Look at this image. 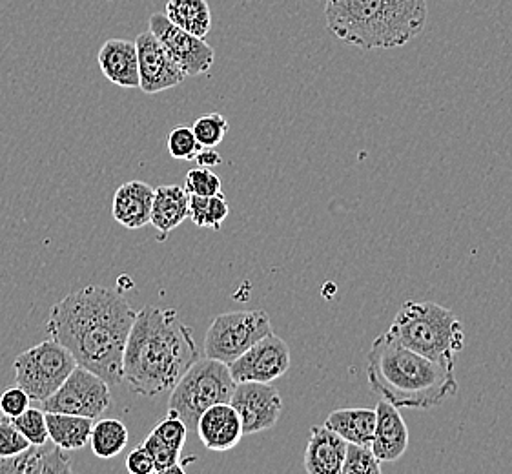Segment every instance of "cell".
<instances>
[{
    "instance_id": "7",
    "label": "cell",
    "mask_w": 512,
    "mask_h": 474,
    "mask_svg": "<svg viewBox=\"0 0 512 474\" xmlns=\"http://www.w3.org/2000/svg\"><path fill=\"white\" fill-rule=\"evenodd\" d=\"M77 367L72 352L59 341L46 340L21 352L13 363L15 383L28 392L33 402H44L61 387Z\"/></svg>"
},
{
    "instance_id": "16",
    "label": "cell",
    "mask_w": 512,
    "mask_h": 474,
    "mask_svg": "<svg viewBox=\"0 0 512 474\" xmlns=\"http://www.w3.org/2000/svg\"><path fill=\"white\" fill-rule=\"evenodd\" d=\"M370 449L379 462H396L409 449V429L400 409L385 400L376 407V429Z\"/></svg>"
},
{
    "instance_id": "14",
    "label": "cell",
    "mask_w": 512,
    "mask_h": 474,
    "mask_svg": "<svg viewBox=\"0 0 512 474\" xmlns=\"http://www.w3.org/2000/svg\"><path fill=\"white\" fill-rule=\"evenodd\" d=\"M195 433L208 451L225 453L243 440V423L236 409L228 403H217L201 414Z\"/></svg>"
},
{
    "instance_id": "1",
    "label": "cell",
    "mask_w": 512,
    "mask_h": 474,
    "mask_svg": "<svg viewBox=\"0 0 512 474\" xmlns=\"http://www.w3.org/2000/svg\"><path fill=\"white\" fill-rule=\"evenodd\" d=\"M135 314L115 290L90 285L53 305L46 330L72 352L77 365L113 387L123 382L124 347Z\"/></svg>"
},
{
    "instance_id": "26",
    "label": "cell",
    "mask_w": 512,
    "mask_h": 474,
    "mask_svg": "<svg viewBox=\"0 0 512 474\" xmlns=\"http://www.w3.org/2000/svg\"><path fill=\"white\" fill-rule=\"evenodd\" d=\"M143 445L154 458L155 473H185V467L181 465V454H183L181 451L164 444L163 440H159L154 433L148 434Z\"/></svg>"
},
{
    "instance_id": "6",
    "label": "cell",
    "mask_w": 512,
    "mask_h": 474,
    "mask_svg": "<svg viewBox=\"0 0 512 474\" xmlns=\"http://www.w3.org/2000/svg\"><path fill=\"white\" fill-rule=\"evenodd\" d=\"M236 385L226 363L210 358L197 360L175 383L168 400V414L181 418L188 431H195L201 414L212 405L230 402Z\"/></svg>"
},
{
    "instance_id": "28",
    "label": "cell",
    "mask_w": 512,
    "mask_h": 474,
    "mask_svg": "<svg viewBox=\"0 0 512 474\" xmlns=\"http://www.w3.org/2000/svg\"><path fill=\"white\" fill-rule=\"evenodd\" d=\"M192 130L199 145L205 148H216L223 143L225 135L230 130V124L221 114H208L199 117L192 126Z\"/></svg>"
},
{
    "instance_id": "32",
    "label": "cell",
    "mask_w": 512,
    "mask_h": 474,
    "mask_svg": "<svg viewBox=\"0 0 512 474\" xmlns=\"http://www.w3.org/2000/svg\"><path fill=\"white\" fill-rule=\"evenodd\" d=\"M152 433H154L159 440H163L164 444L170 445V447H174V449L183 453L186 444V436H188V427H186L185 422H183L181 418L168 414L163 422L159 423L157 427H154Z\"/></svg>"
},
{
    "instance_id": "8",
    "label": "cell",
    "mask_w": 512,
    "mask_h": 474,
    "mask_svg": "<svg viewBox=\"0 0 512 474\" xmlns=\"http://www.w3.org/2000/svg\"><path fill=\"white\" fill-rule=\"evenodd\" d=\"M270 332L272 323L265 310H241L219 314L206 332V358L230 365Z\"/></svg>"
},
{
    "instance_id": "17",
    "label": "cell",
    "mask_w": 512,
    "mask_h": 474,
    "mask_svg": "<svg viewBox=\"0 0 512 474\" xmlns=\"http://www.w3.org/2000/svg\"><path fill=\"white\" fill-rule=\"evenodd\" d=\"M155 188L144 181H128L117 188L112 201V216L128 230L150 225Z\"/></svg>"
},
{
    "instance_id": "12",
    "label": "cell",
    "mask_w": 512,
    "mask_h": 474,
    "mask_svg": "<svg viewBox=\"0 0 512 474\" xmlns=\"http://www.w3.org/2000/svg\"><path fill=\"white\" fill-rule=\"evenodd\" d=\"M230 405L241 418L245 436L272 429L283 413L281 394L270 383H237Z\"/></svg>"
},
{
    "instance_id": "23",
    "label": "cell",
    "mask_w": 512,
    "mask_h": 474,
    "mask_svg": "<svg viewBox=\"0 0 512 474\" xmlns=\"http://www.w3.org/2000/svg\"><path fill=\"white\" fill-rule=\"evenodd\" d=\"M164 15L181 30L201 39L212 30V11L206 0H168Z\"/></svg>"
},
{
    "instance_id": "11",
    "label": "cell",
    "mask_w": 512,
    "mask_h": 474,
    "mask_svg": "<svg viewBox=\"0 0 512 474\" xmlns=\"http://www.w3.org/2000/svg\"><path fill=\"white\" fill-rule=\"evenodd\" d=\"M234 382L272 383L290 369V349L287 341L274 332L256 341L248 351L228 365Z\"/></svg>"
},
{
    "instance_id": "9",
    "label": "cell",
    "mask_w": 512,
    "mask_h": 474,
    "mask_svg": "<svg viewBox=\"0 0 512 474\" xmlns=\"http://www.w3.org/2000/svg\"><path fill=\"white\" fill-rule=\"evenodd\" d=\"M112 405L110 385L95 372L77 365L50 398L42 402L46 413H66L95 420Z\"/></svg>"
},
{
    "instance_id": "19",
    "label": "cell",
    "mask_w": 512,
    "mask_h": 474,
    "mask_svg": "<svg viewBox=\"0 0 512 474\" xmlns=\"http://www.w3.org/2000/svg\"><path fill=\"white\" fill-rule=\"evenodd\" d=\"M347 440L328 429L327 425H314L310 429L305 469L310 474H341L347 453Z\"/></svg>"
},
{
    "instance_id": "2",
    "label": "cell",
    "mask_w": 512,
    "mask_h": 474,
    "mask_svg": "<svg viewBox=\"0 0 512 474\" xmlns=\"http://www.w3.org/2000/svg\"><path fill=\"white\" fill-rule=\"evenodd\" d=\"M197 360L199 347L192 329L174 309L150 305L135 314L123 356V382L134 394L154 398L172 391Z\"/></svg>"
},
{
    "instance_id": "36",
    "label": "cell",
    "mask_w": 512,
    "mask_h": 474,
    "mask_svg": "<svg viewBox=\"0 0 512 474\" xmlns=\"http://www.w3.org/2000/svg\"><path fill=\"white\" fill-rule=\"evenodd\" d=\"M194 161L197 163V166H203V168H216V166L223 163V157L219 155L216 148H205L203 146Z\"/></svg>"
},
{
    "instance_id": "35",
    "label": "cell",
    "mask_w": 512,
    "mask_h": 474,
    "mask_svg": "<svg viewBox=\"0 0 512 474\" xmlns=\"http://www.w3.org/2000/svg\"><path fill=\"white\" fill-rule=\"evenodd\" d=\"M126 469L130 474H152L155 473V464L152 454L144 445L135 447L132 453L126 458Z\"/></svg>"
},
{
    "instance_id": "15",
    "label": "cell",
    "mask_w": 512,
    "mask_h": 474,
    "mask_svg": "<svg viewBox=\"0 0 512 474\" xmlns=\"http://www.w3.org/2000/svg\"><path fill=\"white\" fill-rule=\"evenodd\" d=\"M72 471L70 454L52 440L30 445L10 458H0V474H72Z\"/></svg>"
},
{
    "instance_id": "24",
    "label": "cell",
    "mask_w": 512,
    "mask_h": 474,
    "mask_svg": "<svg viewBox=\"0 0 512 474\" xmlns=\"http://www.w3.org/2000/svg\"><path fill=\"white\" fill-rule=\"evenodd\" d=\"M126 444H128V429L123 422L106 418L101 422L93 423L90 447L97 458L112 460L117 454L123 453Z\"/></svg>"
},
{
    "instance_id": "3",
    "label": "cell",
    "mask_w": 512,
    "mask_h": 474,
    "mask_svg": "<svg viewBox=\"0 0 512 474\" xmlns=\"http://www.w3.org/2000/svg\"><path fill=\"white\" fill-rule=\"evenodd\" d=\"M367 380L381 400L398 409H432L458 392L454 360L425 358L389 332L372 341Z\"/></svg>"
},
{
    "instance_id": "31",
    "label": "cell",
    "mask_w": 512,
    "mask_h": 474,
    "mask_svg": "<svg viewBox=\"0 0 512 474\" xmlns=\"http://www.w3.org/2000/svg\"><path fill=\"white\" fill-rule=\"evenodd\" d=\"M185 190L188 196H216L221 192V179L212 168L197 166L186 174Z\"/></svg>"
},
{
    "instance_id": "10",
    "label": "cell",
    "mask_w": 512,
    "mask_h": 474,
    "mask_svg": "<svg viewBox=\"0 0 512 474\" xmlns=\"http://www.w3.org/2000/svg\"><path fill=\"white\" fill-rule=\"evenodd\" d=\"M148 30L163 42L166 52L175 64L183 70L186 77L205 75L216 61L214 48L201 37H195L188 31L175 26L164 13H154L148 21Z\"/></svg>"
},
{
    "instance_id": "18",
    "label": "cell",
    "mask_w": 512,
    "mask_h": 474,
    "mask_svg": "<svg viewBox=\"0 0 512 474\" xmlns=\"http://www.w3.org/2000/svg\"><path fill=\"white\" fill-rule=\"evenodd\" d=\"M99 68L104 77L121 88H139V59L135 41L110 39L97 53Z\"/></svg>"
},
{
    "instance_id": "30",
    "label": "cell",
    "mask_w": 512,
    "mask_h": 474,
    "mask_svg": "<svg viewBox=\"0 0 512 474\" xmlns=\"http://www.w3.org/2000/svg\"><path fill=\"white\" fill-rule=\"evenodd\" d=\"M201 148L203 146L199 145L194 130L188 126H177L168 134V152L174 159L194 161Z\"/></svg>"
},
{
    "instance_id": "13",
    "label": "cell",
    "mask_w": 512,
    "mask_h": 474,
    "mask_svg": "<svg viewBox=\"0 0 512 474\" xmlns=\"http://www.w3.org/2000/svg\"><path fill=\"white\" fill-rule=\"evenodd\" d=\"M137 59H139V88L146 95L164 92L175 88L186 79L183 70L175 64L163 42L150 30L143 31L135 39Z\"/></svg>"
},
{
    "instance_id": "34",
    "label": "cell",
    "mask_w": 512,
    "mask_h": 474,
    "mask_svg": "<svg viewBox=\"0 0 512 474\" xmlns=\"http://www.w3.org/2000/svg\"><path fill=\"white\" fill-rule=\"evenodd\" d=\"M31 398L28 392L19 385L8 387L0 396V411L6 418H17L30 407Z\"/></svg>"
},
{
    "instance_id": "29",
    "label": "cell",
    "mask_w": 512,
    "mask_h": 474,
    "mask_svg": "<svg viewBox=\"0 0 512 474\" xmlns=\"http://www.w3.org/2000/svg\"><path fill=\"white\" fill-rule=\"evenodd\" d=\"M11 422L15 423V427L24 434V438L31 445L46 444L50 440L48 425H46V411L42 409L28 407L21 416L11 418Z\"/></svg>"
},
{
    "instance_id": "33",
    "label": "cell",
    "mask_w": 512,
    "mask_h": 474,
    "mask_svg": "<svg viewBox=\"0 0 512 474\" xmlns=\"http://www.w3.org/2000/svg\"><path fill=\"white\" fill-rule=\"evenodd\" d=\"M30 445L24 434L15 427V423L11 422V418L4 416V420H0V458L22 453Z\"/></svg>"
},
{
    "instance_id": "20",
    "label": "cell",
    "mask_w": 512,
    "mask_h": 474,
    "mask_svg": "<svg viewBox=\"0 0 512 474\" xmlns=\"http://www.w3.org/2000/svg\"><path fill=\"white\" fill-rule=\"evenodd\" d=\"M190 196L185 186L164 185L155 188L154 205L150 223L159 232V241H164L170 232L188 219Z\"/></svg>"
},
{
    "instance_id": "22",
    "label": "cell",
    "mask_w": 512,
    "mask_h": 474,
    "mask_svg": "<svg viewBox=\"0 0 512 474\" xmlns=\"http://www.w3.org/2000/svg\"><path fill=\"white\" fill-rule=\"evenodd\" d=\"M325 425L349 444L370 445L376 429V411L339 409L328 414Z\"/></svg>"
},
{
    "instance_id": "25",
    "label": "cell",
    "mask_w": 512,
    "mask_h": 474,
    "mask_svg": "<svg viewBox=\"0 0 512 474\" xmlns=\"http://www.w3.org/2000/svg\"><path fill=\"white\" fill-rule=\"evenodd\" d=\"M230 214V205L219 192L216 196H190L188 203V219L199 228L219 230Z\"/></svg>"
},
{
    "instance_id": "27",
    "label": "cell",
    "mask_w": 512,
    "mask_h": 474,
    "mask_svg": "<svg viewBox=\"0 0 512 474\" xmlns=\"http://www.w3.org/2000/svg\"><path fill=\"white\" fill-rule=\"evenodd\" d=\"M341 474H381V462L370 445L347 444Z\"/></svg>"
},
{
    "instance_id": "4",
    "label": "cell",
    "mask_w": 512,
    "mask_h": 474,
    "mask_svg": "<svg viewBox=\"0 0 512 474\" xmlns=\"http://www.w3.org/2000/svg\"><path fill=\"white\" fill-rule=\"evenodd\" d=\"M327 28L359 50H392L416 39L429 19L427 0H327Z\"/></svg>"
},
{
    "instance_id": "5",
    "label": "cell",
    "mask_w": 512,
    "mask_h": 474,
    "mask_svg": "<svg viewBox=\"0 0 512 474\" xmlns=\"http://www.w3.org/2000/svg\"><path fill=\"white\" fill-rule=\"evenodd\" d=\"M389 334L410 351L431 360H454L465 347V330L452 310L434 301H405Z\"/></svg>"
},
{
    "instance_id": "21",
    "label": "cell",
    "mask_w": 512,
    "mask_h": 474,
    "mask_svg": "<svg viewBox=\"0 0 512 474\" xmlns=\"http://www.w3.org/2000/svg\"><path fill=\"white\" fill-rule=\"evenodd\" d=\"M48 434L53 444L59 445L64 451H81L90 444L93 420L86 416L66 413H46Z\"/></svg>"
}]
</instances>
